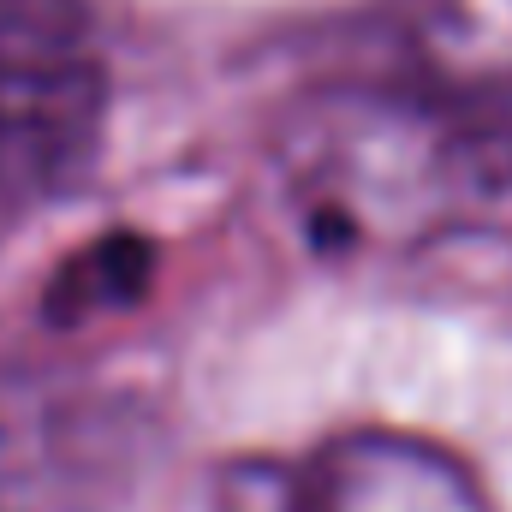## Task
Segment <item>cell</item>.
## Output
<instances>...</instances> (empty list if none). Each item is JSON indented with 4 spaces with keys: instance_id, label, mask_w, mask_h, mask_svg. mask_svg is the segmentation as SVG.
<instances>
[{
    "instance_id": "1",
    "label": "cell",
    "mask_w": 512,
    "mask_h": 512,
    "mask_svg": "<svg viewBox=\"0 0 512 512\" xmlns=\"http://www.w3.org/2000/svg\"><path fill=\"white\" fill-rule=\"evenodd\" d=\"M280 179L322 251H417L512 191V108L399 66L310 90L280 126Z\"/></svg>"
},
{
    "instance_id": "2",
    "label": "cell",
    "mask_w": 512,
    "mask_h": 512,
    "mask_svg": "<svg viewBox=\"0 0 512 512\" xmlns=\"http://www.w3.org/2000/svg\"><path fill=\"white\" fill-rule=\"evenodd\" d=\"M102 131L108 54L90 0H0V203L66 197Z\"/></svg>"
},
{
    "instance_id": "3",
    "label": "cell",
    "mask_w": 512,
    "mask_h": 512,
    "mask_svg": "<svg viewBox=\"0 0 512 512\" xmlns=\"http://www.w3.org/2000/svg\"><path fill=\"white\" fill-rule=\"evenodd\" d=\"M215 512H495L483 483L435 441L352 429L286 459L221 471Z\"/></svg>"
},
{
    "instance_id": "4",
    "label": "cell",
    "mask_w": 512,
    "mask_h": 512,
    "mask_svg": "<svg viewBox=\"0 0 512 512\" xmlns=\"http://www.w3.org/2000/svg\"><path fill=\"white\" fill-rule=\"evenodd\" d=\"M387 30L399 72L512 108V0H393Z\"/></svg>"
}]
</instances>
